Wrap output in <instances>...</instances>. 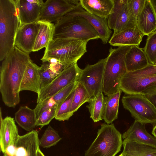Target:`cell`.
I'll use <instances>...</instances> for the list:
<instances>
[{"mask_svg": "<svg viewBox=\"0 0 156 156\" xmlns=\"http://www.w3.org/2000/svg\"><path fill=\"white\" fill-rule=\"evenodd\" d=\"M30 60L29 54L14 46L2 61L0 91L3 102L9 107L15 108L20 102L21 83Z\"/></svg>", "mask_w": 156, "mask_h": 156, "instance_id": "cell-1", "label": "cell"}, {"mask_svg": "<svg viewBox=\"0 0 156 156\" xmlns=\"http://www.w3.org/2000/svg\"><path fill=\"white\" fill-rule=\"evenodd\" d=\"M20 26L15 0H0V61L14 47L16 35Z\"/></svg>", "mask_w": 156, "mask_h": 156, "instance_id": "cell-2", "label": "cell"}, {"mask_svg": "<svg viewBox=\"0 0 156 156\" xmlns=\"http://www.w3.org/2000/svg\"><path fill=\"white\" fill-rule=\"evenodd\" d=\"M87 43L73 38L53 39L45 48L41 60L55 59L61 63L65 69L77 63L87 52Z\"/></svg>", "mask_w": 156, "mask_h": 156, "instance_id": "cell-3", "label": "cell"}, {"mask_svg": "<svg viewBox=\"0 0 156 156\" xmlns=\"http://www.w3.org/2000/svg\"><path fill=\"white\" fill-rule=\"evenodd\" d=\"M131 47L123 46L116 48H110L104 73L102 92L105 95L108 96L121 90L120 80L127 72L126 56Z\"/></svg>", "mask_w": 156, "mask_h": 156, "instance_id": "cell-4", "label": "cell"}, {"mask_svg": "<svg viewBox=\"0 0 156 156\" xmlns=\"http://www.w3.org/2000/svg\"><path fill=\"white\" fill-rule=\"evenodd\" d=\"M58 38H75L87 43L100 39L97 32L86 19L69 12L56 22L53 39Z\"/></svg>", "mask_w": 156, "mask_h": 156, "instance_id": "cell-5", "label": "cell"}, {"mask_svg": "<svg viewBox=\"0 0 156 156\" xmlns=\"http://www.w3.org/2000/svg\"><path fill=\"white\" fill-rule=\"evenodd\" d=\"M85 156H115L123 144L122 135L113 124L103 123Z\"/></svg>", "mask_w": 156, "mask_h": 156, "instance_id": "cell-6", "label": "cell"}, {"mask_svg": "<svg viewBox=\"0 0 156 156\" xmlns=\"http://www.w3.org/2000/svg\"><path fill=\"white\" fill-rule=\"evenodd\" d=\"M122 102L135 120L153 126L156 123V109L143 94H125Z\"/></svg>", "mask_w": 156, "mask_h": 156, "instance_id": "cell-7", "label": "cell"}, {"mask_svg": "<svg viewBox=\"0 0 156 156\" xmlns=\"http://www.w3.org/2000/svg\"><path fill=\"white\" fill-rule=\"evenodd\" d=\"M107 59L106 57L94 64H87L82 69L78 82L83 85L91 98L102 92L104 73Z\"/></svg>", "mask_w": 156, "mask_h": 156, "instance_id": "cell-8", "label": "cell"}, {"mask_svg": "<svg viewBox=\"0 0 156 156\" xmlns=\"http://www.w3.org/2000/svg\"><path fill=\"white\" fill-rule=\"evenodd\" d=\"M82 70L77 62L65 69L49 84L40 89L37 103L52 97L70 84L78 81Z\"/></svg>", "mask_w": 156, "mask_h": 156, "instance_id": "cell-9", "label": "cell"}, {"mask_svg": "<svg viewBox=\"0 0 156 156\" xmlns=\"http://www.w3.org/2000/svg\"><path fill=\"white\" fill-rule=\"evenodd\" d=\"M79 3L80 0H47L42 6L38 21L56 22Z\"/></svg>", "mask_w": 156, "mask_h": 156, "instance_id": "cell-10", "label": "cell"}, {"mask_svg": "<svg viewBox=\"0 0 156 156\" xmlns=\"http://www.w3.org/2000/svg\"><path fill=\"white\" fill-rule=\"evenodd\" d=\"M156 86V73L133 77L125 74L120 83V88L125 94L142 93L146 89Z\"/></svg>", "mask_w": 156, "mask_h": 156, "instance_id": "cell-11", "label": "cell"}, {"mask_svg": "<svg viewBox=\"0 0 156 156\" xmlns=\"http://www.w3.org/2000/svg\"><path fill=\"white\" fill-rule=\"evenodd\" d=\"M69 13L86 19L97 32L104 44H106L109 41L112 31L108 27L107 19L102 18L88 12L82 7L80 3Z\"/></svg>", "mask_w": 156, "mask_h": 156, "instance_id": "cell-12", "label": "cell"}, {"mask_svg": "<svg viewBox=\"0 0 156 156\" xmlns=\"http://www.w3.org/2000/svg\"><path fill=\"white\" fill-rule=\"evenodd\" d=\"M39 27L37 22L20 26L16 35L14 46L27 53L32 51Z\"/></svg>", "mask_w": 156, "mask_h": 156, "instance_id": "cell-13", "label": "cell"}, {"mask_svg": "<svg viewBox=\"0 0 156 156\" xmlns=\"http://www.w3.org/2000/svg\"><path fill=\"white\" fill-rule=\"evenodd\" d=\"M15 1L20 21V26L38 21L44 3L42 0H16Z\"/></svg>", "mask_w": 156, "mask_h": 156, "instance_id": "cell-14", "label": "cell"}, {"mask_svg": "<svg viewBox=\"0 0 156 156\" xmlns=\"http://www.w3.org/2000/svg\"><path fill=\"white\" fill-rule=\"evenodd\" d=\"M37 131L33 130L27 133L19 135L15 144L14 156H36L39 148Z\"/></svg>", "mask_w": 156, "mask_h": 156, "instance_id": "cell-15", "label": "cell"}, {"mask_svg": "<svg viewBox=\"0 0 156 156\" xmlns=\"http://www.w3.org/2000/svg\"><path fill=\"white\" fill-rule=\"evenodd\" d=\"M0 112V149L4 153L8 147L15 145L19 135L14 118L7 116L3 119Z\"/></svg>", "mask_w": 156, "mask_h": 156, "instance_id": "cell-16", "label": "cell"}, {"mask_svg": "<svg viewBox=\"0 0 156 156\" xmlns=\"http://www.w3.org/2000/svg\"><path fill=\"white\" fill-rule=\"evenodd\" d=\"M146 124L135 120L123 133L122 138L156 148V138L148 133L146 129Z\"/></svg>", "mask_w": 156, "mask_h": 156, "instance_id": "cell-17", "label": "cell"}, {"mask_svg": "<svg viewBox=\"0 0 156 156\" xmlns=\"http://www.w3.org/2000/svg\"><path fill=\"white\" fill-rule=\"evenodd\" d=\"M136 27L123 30L112 34L108 43L112 46H139L144 36Z\"/></svg>", "mask_w": 156, "mask_h": 156, "instance_id": "cell-18", "label": "cell"}, {"mask_svg": "<svg viewBox=\"0 0 156 156\" xmlns=\"http://www.w3.org/2000/svg\"><path fill=\"white\" fill-rule=\"evenodd\" d=\"M136 27L144 36H147L156 30V15L149 0H146L136 19Z\"/></svg>", "mask_w": 156, "mask_h": 156, "instance_id": "cell-19", "label": "cell"}, {"mask_svg": "<svg viewBox=\"0 0 156 156\" xmlns=\"http://www.w3.org/2000/svg\"><path fill=\"white\" fill-rule=\"evenodd\" d=\"M40 66L31 59L26 68L20 86V91L29 90L38 94L40 90Z\"/></svg>", "mask_w": 156, "mask_h": 156, "instance_id": "cell-20", "label": "cell"}, {"mask_svg": "<svg viewBox=\"0 0 156 156\" xmlns=\"http://www.w3.org/2000/svg\"><path fill=\"white\" fill-rule=\"evenodd\" d=\"M82 7L88 12L103 19H107L112 13L113 0H80Z\"/></svg>", "mask_w": 156, "mask_h": 156, "instance_id": "cell-21", "label": "cell"}, {"mask_svg": "<svg viewBox=\"0 0 156 156\" xmlns=\"http://www.w3.org/2000/svg\"><path fill=\"white\" fill-rule=\"evenodd\" d=\"M125 64L127 72H129L143 69L149 63L147 57L142 48L136 45H133L126 54Z\"/></svg>", "mask_w": 156, "mask_h": 156, "instance_id": "cell-22", "label": "cell"}, {"mask_svg": "<svg viewBox=\"0 0 156 156\" xmlns=\"http://www.w3.org/2000/svg\"><path fill=\"white\" fill-rule=\"evenodd\" d=\"M40 27L33 47L32 51H37L46 48L53 40L55 30V24L46 21L37 22Z\"/></svg>", "mask_w": 156, "mask_h": 156, "instance_id": "cell-23", "label": "cell"}, {"mask_svg": "<svg viewBox=\"0 0 156 156\" xmlns=\"http://www.w3.org/2000/svg\"><path fill=\"white\" fill-rule=\"evenodd\" d=\"M122 92L120 90L105 98L102 119L107 124H111L118 118L119 103Z\"/></svg>", "mask_w": 156, "mask_h": 156, "instance_id": "cell-24", "label": "cell"}, {"mask_svg": "<svg viewBox=\"0 0 156 156\" xmlns=\"http://www.w3.org/2000/svg\"><path fill=\"white\" fill-rule=\"evenodd\" d=\"M15 120L22 128L30 131L36 126L37 118L34 109L21 106L15 114Z\"/></svg>", "mask_w": 156, "mask_h": 156, "instance_id": "cell-25", "label": "cell"}, {"mask_svg": "<svg viewBox=\"0 0 156 156\" xmlns=\"http://www.w3.org/2000/svg\"><path fill=\"white\" fill-rule=\"evenodd\" d=\"M122 153L128 156H156V148L127 140L123 141Z\"/></svg>", "mask_w": 156, "mask_h": 156, "instance_id": "cell-26", "label": "cell"}, {"mask_svg": "<svg viewBox=\"0 0 156 156\" xmlns=\"http://www.w3.org/2000/svg\"><path fill=\"white\" fill-rule=\"evenodd\" d=\"M102 92L95 97L91 98L87 106L90 114V118L95 122L102 119L105 105V98Z\"/></svg>", "mask_w": 156, "mask_h": 156, "instance_id": "cell-27", "label": "cell"}, {"mask_svg": "<svg viewBox=\"0 0 156 156\" xmlns=\"http://www.w3.org/2000/svg\"><path fill=\"white\" fill-rule=\"evenodd\" d=\"M127 3V2L117 19L113 34L127 29L136 27V20L130 13Z\"/></svg>", "mask_w": 156, "mask_h": 156, "instance_id": "cell-28", "label": "cell"}, {"mask_svg": "<svg viewBox=\"0 0 156 156\" xmlns=\"http://www.w3.org/2000/svg\"><path fill=\"white\" fill-rule=\"evenodd\" d=\"M91 98L84 86L78 82L72 100L71 112L73 114L83 104L88 102Z\"/></svg>", "mask_w": 156, "mask_h": 156, "instance_id": "cell-29", "label": "cell"}, {"mask_svg": "<svg viewBox=\"0 0 156 156\" xmlns=\"http://www.w3.org/2000/svg\"><path fill=\"white\" fill-rule=\"evenodd\" d=\"M61 139L58 133L49 126L39 140L40 146L43 148H49L56 145Z\"/></svg>", "mask_w": 156, "mask_h": 156, "instance_id": "cell-30", "label": "cell"}, {"mask_svg": "<svg viewBox=\"0 0 156 156\" xmlns=\"http://www.w3.org/2000/svg\"><path fill=\"white\" fill-rule=\"evenodd\" d=\"M143 49L146 55L149 63L155 65L156 62V30L147 36Z\"/></svg>", "mask_w": 156, "mask_h": 156, "instance_id": "cell-31", "label": "cell"}, {"mask_svg": "<svg viewBox=\"0 0 156 156\" xmlns=\"http://www.w3.org/2000/svg\"><path fill=\"white\" fill-rule=\"evenodd\" d=\"M75 89L69 94L60 107L55 118L56 120L59 121L68 120L73 115L71 112L70 110Z\"/></svg>", "mask_w": 156, "mask_h": 156, "instance_id": "cell-32", "label": "cell"}, {"mask_svg": "<svg viewBox=\"0 0 156 156\" xmlns=\"http://www.w3.org/2000/svg\"><path fill=\"white\" fill-rule=\"evenodd\" d=\"M42 64L40 66L41 77L40 89L49 84L57 76L50 68L48 60H42Z\"/></svg>", "mask_w": 156, "mask_h": 156, "instance_id": "cell-33", "label": "cell"}, {"mask_svg": "<svg viewBox=\"0 0 156 156\" xmlns=\"http://www.w3.org/2000/svg\"><path fill=\"white\" fill-rule=\"evenodd\" d=\"M114 3L112 13L107 19L108 27L114 30L117 19L128 0H113Z\"/></svg>", "mask_w": 156, "mask_h": 156, "instance_id": "cell-34", "label": "cell"}, {"mask_svg": "<svg viewBox=\"0 0 156 156\" xmlns=\"http://www.w3.org/2000/svg\"><path fill=\"white\" fill-rule=\"evenodd\" d=\"M78 83V81H76L70 84L52 97L58 105V110L69 94L76 88Z\"/></svg>", "mask_w": 156, "mask_h": 156, "instance_id": "cell-35", "label": "cell"}, {"mask_svg": "<svg viewBox=\"0 0 156 156\" xmlns=\"http://www.w3.org/2000/svg\"><path fill=\"white\" fill-rule=\"evenodd\" d=\"M54 108H56L57 112L58 109V105L53 99L52 97L40 101L37 103V105L34 108L37 118L44 112Z\"/></svg>", "mask_w": 156, "mask_h": 156, "instance_id": "cell-36", "label": "cell"}, {"mask_svg": "<svg viewBox=\"0 0 156 156\" xmlns=\"http://www.w3.org/2000/svg\"><path fill=\"white\" fill-rule=\"evenodd\" d=\"M57 112V109L54 108L44 112L37 119L36 126H40L41 129L44 126L48 124L55 118Z\"/></svg>", "mask_w": 156, "mask_h": 156, "instance_id": "cell-37", "label": "cell"}, {"mask_svg": "<svg viewBox=\"0 0 156 156\" xmlns=\"http://www.w3.org/2000/svg\"><path fill=\"white\" fill-rule=\"evenodd\" d=\"M146 0H128L127 5L129 11L136 20L144 6Z\"/></svg>", "mask_w": 156, "mask_h": 156, "instance_id": "cell-38", "label": "cell"}, {"mask_svg": "<svg viewBox=\"0 0 156 156\" xmlns=\"http://www.w3.org/2000/svg\"><path fill=\"white\" fill-rule=\"evenodd\" d=\"M142 94L144 95L156 109V86L146 89Z\"/></svg>", "mask_w": 156, "mask_h": 156, "instance_id": "cell-39", "label": "cell"}, {"mask_svg": "<svg viewBox=\"0 0 156 156\" xmlns=\"http://www.w3.org/2000/svg\"><path fill=\"white\" fill-rule=\"evenodd\" d=\"M156 15V0H149Z\"/></svg>", "mask_w": 156, "mask_h": 156, "instance_id": "cell-40", "label": "cell"}, {"mask_svg": "<svg viewBox=\"0 0 156 156\" xmlns=\"http://www.w3.org/2000/svg\"><path fill=\"white\" fill-rule=\"evenodd\" d=\"M152 134L153 136L156 138V123L154 126L152 131Z\"/></svg>", "mask_w": 156, "mask_h": 156, "instance_id": "cell-41", "label": "cell"}, {"mask_svg": "<svg viewBox=\"0 0 156 156\" xmlns=\"http://www.w3.org/2000/svg\"><path fill=\"white\" fill-rule=\"evenodd\" d=\"M36 156H45L39 148L37 150Z\"/></svg>", "mask_w": 156, "mask_h": 156, "instance_id": "cell-42", "label": "cell"}, {"mask_svg": "<svg viewBox=\"0 0 156 156\" xmlns=\"http://www.w3.org/2000/svg\"><path fill=\"white\" fill-rule=\"evenodd\" d=\"M118 156H128L127 155L123 153L122 152Z\"/></svg>", "mask_w": 156, "mask_h": 156, "instance_id": "cell-43", "label": "cell"}, {"mask_svg": "<svg viewBox=\"0 0 156 156\" xmlns=\"http://www.w3.org/2000/svg\"><path fill=\"white\" fill-rule=\"evenodd\" d=\"M155 65H156V63H155Z\"/></svg>", "mask_w": 156, "mask_h": 156, "instance_id": "cell-44", "label": "cell"}]
</instances>
